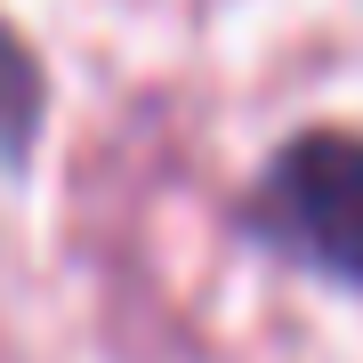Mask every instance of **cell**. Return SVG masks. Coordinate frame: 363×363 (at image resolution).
<instances>
[{
    "label": "cell",
    "mask_w": 363,
    "mask_h": 363,
    "mask_svg": "<svg viewBox=\"0 0 363 363\" xmlns=\"http://www.w3.org/2000/svg\"><path fill=\"white\" fill-rule=\"evenodd\" d=\"M259 218L291 259L339 274L363 291V138L355 130H307L267 162Z\"/></svg>",
    "instance_id": "obj_1"
},
{
    "label": "cell",
    "mask_w": 363,
    "mask_h": 363,
    "mask_svg": "<svg viewBox=\"0 0 363 363\" xmlns=\"http://www.w3.org/2000/svg\"><path fill=\"white\" fill-rule=\"evenodd\" d=\"M40 113H49V81H40V57L16 40V25L0 16V162H25L40 138Z\"/></svg>",
    "instance_id": "obj_2"
}]
</instances>
